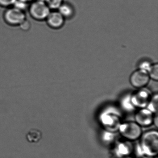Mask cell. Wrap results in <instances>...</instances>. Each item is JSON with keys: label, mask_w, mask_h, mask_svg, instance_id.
I'll list each match as a JSON object with an SVG mask.
<instances>
[{"label": "cell", "mask_w": 158, "mask_h": 158, "mask_svg": "<svg viewBox=\"0 0 158 158\" xmlns=\"http://www.w3.org/2000/svg\"><path fill=\"white\" fill-rule=\"evenodd\" d=\"M136 148L138 155L141 157H157L158 153V132L150 130L142 133Z\"/></svg>", "instance_id": "cell-1"}, {"label": "cell", "mask_w": 158, "mask_h": 158, "mask_svg": "<svg viewBox=\"0 0 158 158\" xmlns=\"http://www.w3.org/2000/svg\"><path fill=\"white\" fill-rule=\"evenodd\" d=\"M100 123L104 130L116 133L123 122L120 113L113 109H108L102 112L99 116Z\"/></svg>", "instance_id": "cell-2"}, {"label": "cell", "mask_w": 158, "mask_h": 158, "mask_svg": "<svg viewBox=\"0 0 158 158\" xmlns=\"http://www.w3.org/2000/svg\"><path fill=\"white\" fill-rule=\"evenodd\" d=\"M118 132L125 140L129 141L139 139L143 133L142 127L135 122L122 123Z\"/></svg>", "instance_id": "cell-3"}, {"label": "cell", "mask_w": 158, "mask_h": 158, "mask_svg": "<svg viewBox=\"0 0 158 158\" xmlns=\"http://www.w3.org/2000/svg\"><path fill=\"white\" fill-rule=\"evenodd\" d=\"M28 10L31 17L39 22L46 21L51 12L50 9L46 2L37 0L29 4Z\"/></svg>", "instance_id": "cell-4"}, {"label": "cell", "mask_w": 158, "mask_h": 158, "mask_svg": "<svg viewBox=\"0 0 158 158\" xmlns=\"http://www.w3.org/2000/svg\"><path fill=\"white\" fill-rule=\"evenodd\" d=\"M4 22L11 27H19L27 19L25 12L15 7L7 8L3 13Z\"/></svg>", "instance_id": "cell-5"}, {"label": "cell", "mask_w": 158, "mask_h": 158, "mask_svg": "<svg viewBox=\"0 0 158 158\" xmlns=\"http://www.w3.org/2000/svg\"><path fill=\"white\" fill-rule=\"evenodd\" d=\"M131 94V103L135 109L146 108L152 97L151 93L148 89L142 88Z\"/></svg>", "instance_id": "cell-6"}, {"label": "cell", "mask_w": 158, "mask_h": 158, "mask_svg": "<svg viewBox=\"0 0 158 158\" xmlns=\"http://www.w3.org/2000/svg\"><path fill=\"white\" fill-rule=\"evenodd\" d=\"M154 114L146 108L139 109L135 114V122L141 127H148L153 124Z\"/></svg>", "instance_id": "cell-7"}, {"label": "cell", "mask_w": 158, "mask_h": 158, "mask_svg": "<svg viewBox=\"0 0 158 158\" xmlns=\"http://www.w3.org/2000/svg\"><path fill=\"white\" fill-rule=\"evenodd\" d=\"M149 79L150 77L148 72L139 69L131 75L130 82L134 87L140 89L144 88L148 85Z\"/></svg>", "instance_id": "cell-8"}, {"label": "cell", "mask_w": 158, "mask_h": 158, "mask_svg": "<svg viewBox=\"0 0 158 158\" xmlns=\"http://www.w3.org/2000/svg\"><path fill=\"white\" fill-rule=\"evenodd\" d=\"M128 140L118 141L115 143L113 149L114 154L117 158H123L130 156L133 151V147Z\"/></svg>", "instance_id": "cell-9"}, {"label": "cell", "mask_w": 158, "mask_h": 158, "mask_svg": "<svg viewBox=\"0 0 158 158\" xmlns=\"http://www.w3.org/2000/svg\"><path fill=\"white\" fill-rule=\"evenodd\" d=\"M46 21L50 28L58 29L64 24V18L59 11H51Z\"/></svg>", "instance_id": "cell-10"}, {"label": "cell", "mask_w": 158, "mask_h": 158, "mask_svg": "<svg viewBox=\"0 0 158 158\" xmlns=\"http://www.w3.org/2000/svg\"><path fill=\"white\" fill-rule=\"evenodd\" d=\"M42 138V133L35 128L30 129L26 135V139L31 143H37L39 142Z\"/></svg>", "instance_id": "cell-11"}, {"label": "cell", "mask_w": 158, "mask_h": 158, "mask_svg": "<svg viewBox=\"0 0 158 158\" xmlns=\"http://www.w3.org/2000/svg\"><path fill=\"white\" fill-rule=\"evenodd\" d=\"M115 133L104 129L102 133L101 136L102 142L106 144H110L113 143L116 138Z\"/></svg>", "instance_id": "cell-12"}, {"label": "cell", "mask_w": 158, "mask_h": 158, "mask_svg": "<svg viewBox=\"0 0 158 158\" xmlns=\"http://www.w3.org/2000/svg\"><path fill=\"white\" fill-rule=\"evenodd\" d=\"M59 12L64 18L72 17L73 14V7L67 3H62L58 9Z\"/></svg>", "instance_id": "cell-13"}, {"label": "cell", "mask_w": 158, "mask_h": 158, "mask_svg": "<svg viewBox=\"0 0 158 158\" xmlns=\"http://www.w3.org/2000/svg\"><path fill=\"white\" fill-rule=\"evenodd\" d=\"M158 94L152 95L149 102L148 103L146 108L149 110L153 114L158 113Z\"/></svg>", "instance_id": "cell-14"}, {"label": "cell", "mask_w": 158, "mask_h": 158, "mask_svg": "<svg viewBox=\"0 0 158 158\" xmlns=\"http://www.w3.org/2000/svg\"><path fill=\"white\" fill-rule=\"evenodd\" d=\"M130 96L131 94L124 96L122 100V102H121L122 107L125 110L127 111H132L135 109L131 103Z\"/></svg>", "instance_id": "cell-15"}, {"label": "cell", "mask_w": 158, "mask_h": 158, "mask_svg": "<svg viewBox=\"0 0 158 158\" xmlns=\"http://www.w3.org/2000/svg\"><path fill=\"white\" fill-rule=\"evenodd\" d=\"M63 0H47L46 3L50 10H57L62 4Z\"/></svg>", "instance_id": "cell-16"}, {"label": "cell", "mask_w": 158, "mask_h": 158, "mask_svg": "<svg viewBox=\"0 0 158 158\" xmlns=\"http://www.w3.org/2000/svg\"><path fill=\"white\" fill-rule=\"evenodd\" d=\"M150 77L153 80H158V65L157 64L152 65L151 67L148 71Z\"/></svg>", "instance_id": "cell-17"}, {"label": "cell", "mask_w": 158, "mask_h": 158, "mask_svg": "<svg viewBox=\"0 0 158 158\" xmlns=\"http://www.w3.org/2000/svg\"><path fill=\"white\" fill-rule=\"evenodd\" d=\"M29 5V3L27 2H25L21 0H16L13 6L25 12L26 10H28Z\"/></svg>", "instance_id": "cell-18"}, {"label": "cell", "mask_w": 158, "mask_h": 158, "mask_svg": "<svg viewBox=\"0 0 158 158\" xmlns=\"http://www.w3.org/2000/svg\"><path fill=\"white\" fill-rule=\"evenodd\" d=\"M16 0H0V6L8 8L12 7Z\"/></svg>", "instance_id": "cell-19"}, {"label": "cell", "mask_w": 158, "mask_h": 158, "mask_svg": "<svg viewBox=\"0 0 158 158\" xmlns=\"http://www.w3.org/2000/svg\"><path fill=\"white\" fill-rule=\"evenodd\" d=\"M31 25L30 22L27 19H26L21 25L19 27L21 28L22 30L24 31H28L31 28Z\"/></svg>", "instance_id": "cell-20"}, {"label": "cell", "mask_w": 158, "mask_h": 158, "mask_svg": "<svg viewBox=\"0 0 158 158\" xmlns=\"http://www.w3.org/2000/svg\"><path fill=\"white\" fill-rule=\"evenodd\" d=\"M152 65V64L149 62L145 61L141 62L140 64H139V69L144 70V71H147V72H148L150 68L151 67Z\"/></svg>", "instance_id": "cell-21"}, {"label": "cell", "mask_w": 158, "mask_h": 158, "mask_svg": "<svg viewBox=\"0 0 158 158\" xmlns=\"http://www.w3.org/2000/svg\"><path fill=\"white\" fill-rule=\"evenodd\" d=\"M158 113L155 114L154 115V118H153V124L156 127H158Z\"/></svg>", "instance_id": "cell-22"}, {"label": "cell", "mask_w": 158, "mask_h": 158, "mask_svg": "<svg viewBox=\"0 0 158 158\" xmlns=\"http://www.w3.org/2000/svg\"><path fill=\"white\" fill-rule=\"evenodd\" d=\"M25 2H27V3H30V2H32L34 0H21Z\"/></svg>", "instance_id": "cell-23"}, {"label": "cell", "mask_w": 158, "mask_h": 158, "mask_svg": "<svg viewBox=\"0 0 158 158\" xmlns=\"http://www.w3.org/2000/svg\"><path fill=\"white\" fill-rule=\"evenodd\" d=\"M142 158H157V157H144Z\"/></svg>", "instance_id": "cell-24"}, {"label": "cell", "mask_w": 158, "mask_h": 158, "mask_svg": "<svg viewBox=\"0 0 158 158\" xmlns=\"http://www.w3.org/2000/svg\"><path fill=\"white\" fill-rule=\"evenodd\" d=\"M133 158V157H131V156H127V157H125V158Z\"/></svg>", "instance_id": "cell-25"}, {"label": "cell", "mask_w": 158, "mask_h": 158, "mask_svg": "<svg viewBox=\"0 0 158 158\" xmlns=\"http://www.w3.org/2000/svg\"><path fill=\"white\" fill-rule=\"evenodd\" d=\"M37 1H39L43 2H46L47 0H37Z\"/></svg>", "instance_id": "cell-26"}]
</instances>
